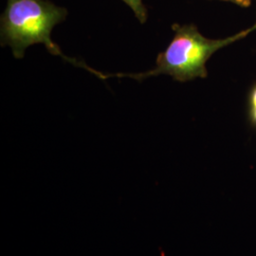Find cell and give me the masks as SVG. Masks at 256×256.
I'll return each mask as SVG.
<instances>
[{
	"mask_svg": "<svg viewBox=\"0 0 256 256\" xmlns=\"http://www.w3.org/2000/svg\"><path fill=\"white\" fill-rule=\"evenodd\" d=\"M174 36L164 52H160L156 60L155 68L140 74H104L97 72L96 76L102 80L110 77L133 78L142 81L158 75H169L174 81L189 82L208 76L207 62L220 50L236 44L256 32V22L236 34L218 39L204 36L194 24H174Z\"/></svg>",
	"mask_w": 256,
	"mask_h": 256,
	"instance_id": "6da1fadb",
	"label": "cell"
},
{
	"mask_svg": "<svg viewBox=\"0 0 256 256\" xmlns=\"http://www.w3.org/2000/svg\"><path fill=\"white\" fill-rule=\"evenodd\" d=\"M66 14V10L48 0H7L0 20L1 46H10L14 58L22 59L28 46L43 44L50 54L81 66V61L66 56L52 40L54 28Z\"/></svg>",
	"mask_w": 256,
	"mask_h": 256,
	"instance_id": "7a4b0ae2",
	"label": "cell"
},
{
	"mask_svg": "<svg viewBox=\"0 0 256 256\" xmlns=\"http://www.w3.org/2000/svg\"><path fill=\"white\" fill-rule=\"evenodd\" d=\"M248 115L250 124L256 128V82L248 93Z\"/></svg>",
	"mask_w": 256,
	"mask_h": 256,
	"instance_id": "277c9868",
	"label": "cell"
},
{
	"mask_svg": "<svg viewBox=\"0 0 256 256\" xmlns=\"http://www.w3.org/2000/svg\"><path fill=\"white\" fill-rule=\"evenodd\" d=\"M122 1L133 10L135 16L140 21V23L144 24L146 22L147 10L144 5L142 0H122Z\"/></svg>",
	"mask_w": 256,
	"mask_h": 256,
	"instance_id": "3957f363",
	"label": "cell"
},
{
	"mask_svg": "<svg viewBox=\"0 0 256 256\" xmlns=\"http://www.w3.org/2000/svg\"><path fill=\"white\" fill-rule=\"evenodd\" d=\"M224 2H229L241 8H248L252 5V0H220Z\"/></svg>",
	"mask_w": 256,
	"mask_h": 256,
	"instance_id": "5b68a950",
	"label": "cell"
}]
</instances>
